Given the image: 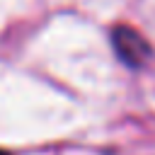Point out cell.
I'll use <instances>...</instances> for the list:
<instances>
[{"label": "cell", "instance_id": "cell-1", "mask_svg": "<svg viewBox=\"0 0 155 155\" xmlns=\"http://www.w3.org/2000/svg\"><path fill=\"white\" fill-rule=\"evenodd\" d=\"M111 44H114L116 56L131 68L143 65L153 53L150 44L143 39V34L136 31L133 27H126V24H119L111 29Z\"/></svg>", "mask_w": 155, "mask_h": 155}, {"label": "cell", "instance_id": "cell-2", "mask_svg": "<svg viewBox=\"0 0 155 155\" xmlns=\"http://www.w3.org/2000/svg\"><path fill=\"white\" fill-rule=\"evenodd\" d=\"M0 155H10V153H7V150H2V148H0Z\"/></svg>", "mask_w": 155, "mask_h": 155}]
</instances>
